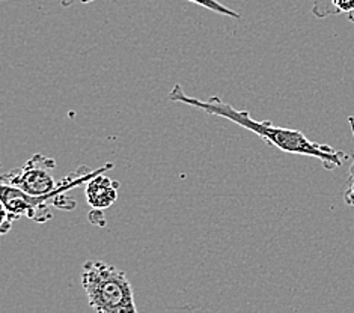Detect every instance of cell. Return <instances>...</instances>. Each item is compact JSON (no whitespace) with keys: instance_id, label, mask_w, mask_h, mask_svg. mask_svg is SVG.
<instances>
[{"instance_id":"5b68a950","label":"cell","mask_w":354,"mask_h":313,"mask_svg":"<svg viewBox=\"0 0 354 313\" xmlns=\"http://www.w3.org/2000/svg\"><path fill=\"white\" fill-rule=\"evenodd\" d=\"M118 190H120V182L101 173L86 184L85 196L92 209L103 211L115 204L118 199Z\"/></svg>"},{"instance_id":"9c48e42d","label":"cell","mask_w":354,"mask_h":313,"mask_svg":"<svg viewBox=\"0 0 354 313\" xmlns=\"http://www.w3.org/2000/svg\"><path fill=\"white\" fill-rule=\"evenodd\" d=\"M89 220H91V223L95 226H101V227L106 226V218H104V214L101 209H92L89 213Z\"/></svg>"},{"instance_id":"ba28073f","label":"cell","mask_w":354,"mask_h":313,"mask_svg":"<svg viewBox=\"0 0 354 313\" xmlns=\"http://www.w3.org/2000/svg\"><path fill=\"white\" fill-rule=\"evenodd\" d=\"M348 122H350V126L353 130V136H354V117H348ZM345 202H347L350 207H354V164L351 166V171H350L348 187H347V191H345Z\"/></svg>"},{"instance_id":"52a82bcc","label":"cell","mask_w":354,"mask_h":313,"mask_svg":"<svg viewBox=\"0 0 354 313\" xmlns=\"http://www.w3.org/2000/svg\"><path fill=\"white\" fill-rule=\"evenodd\" d=\"M312 14L317 19H327V17L335 15L332 0H314V3H312Z\"/></svg>"},{"instance_id":"30bf717a","label":"cell","mask_w":354,"mask_h":313,"mask_svg":"<svg viewBox=\"0 0 354 313\" xmlns=\"http://www.w3.org/2000/svg\"><path fill=\"white\" fill-rule=\"evenodd\" d=\"M74 2H82V3H91L94 2V0H61V5L62 6H71Z\"/></svg>"},{"instance_id":"8992f818","label":"cell","mask_w":354,"mask_h":313,"mask_svg":"<svg viewBox=\"0 0 354 313\" xmlns=\"http://www.w3.org/2000/svg\"><path fill=\"white\" fill-rule=\"evenodd\" d=\"M187 2L196 3L199 6H204V8H207V10H209L212 12L231 17V19H237V20L241 19V15L237 11H234V10H231V8L225 6L223 3L218 2V0H187Z\"/></svg>"},{"instance_id":"6da1fadb","label":"cell","mask_w":354,"mask_h":313,"mask_svg":"<svg viewBox=\"0 0 354 313\" xmlns=\"http://www.w3.org/2000/svg\"><path fill=\"white\" fill-rule=\"evenodd\" d=\"M167 98L174 101V103L195 107L212 116L223 117V120L237 124L243 126V129L255 133L257 136L264 139L268 145L281 149L282 152L318 158L323 163L326 171H333L336 167H341L345 160L348 158L345 152L335 149L330 145H323V143H315L309 140L299 130L274 126L270 121H257L246 110L234 108L231 104L225 103L221 97L214 95L207 101H202L195 97H189L180 84H175Z\"/></svg>"},{"instance_id":"277c9868","label":"cell","mask_w":354,"mask_h":313,"mask_svg":"<svg viewBox=\"0 0 354 313\" xmlns=\"http://www.w3.org/2000/svg\"><path fill=\"white\" fill-rule=\"evenodd\" d=\"M56 166L55 158L44 154H35L19 171L2 175L0 181L3 185L21 190L33 198L47 196L57 189L59 182H56L53 175Z\"/></svg>"},{"instance_id":"3957f363","label":"cell","mask_w":354,"mask_h":313,"mask_svg":"<svg viewBox=\"0 0 354 313\" xmlns=\"http://www.w3.org/2000/svg\"><path fill=\"white\" fill-rule=\"evenodd\" d=\"M80 277L95 313H139L133 286L122 269L101 260H86Z\"/></svg>"},{"instance_id":"7a4b0ae2","label":"cell","mask_w":354,"mask_h":313,"mask_svg":"<svg viewBox=\"0 0 354 313\" xmlns=\"http://www.w3.org/2000/svg\"><path fill=\"white\" fill-rule=\"evenodd\" d=\"M113 169V163H106L95 171H92L88 166H80L77 171H74L64 180L59 181L56 191L47 194V196L33 198L29 194L17 190L10 185H3L0 189V199H2V222H0V232L3 235L10 231L12 222L17 218L26 217L37 223H46L52 218L48 207H56L65 211L75 208V202L66 196L71 189L79 187L82 184H88L95 176L104 173L106 171Z\"/></svg>"}]
</instances>
